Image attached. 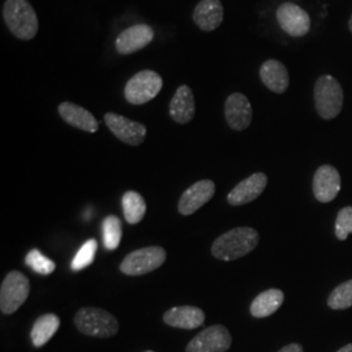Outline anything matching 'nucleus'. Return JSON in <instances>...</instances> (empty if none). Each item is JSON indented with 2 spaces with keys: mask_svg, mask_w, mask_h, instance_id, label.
<instances>
[{
  "mask_svg": "<svg viewBox=\"0 0 352 352\" xmlns=\"http://www.w3.org/2000/svg\"><path fill=\"white\" fill-rule=\"evenodd\" d=\"M258 234L251 227L230 230L215 240L212 245L214 257L222 261H234L251 253L258 244Z\"/></svg>",
  "mask_w": 352,
  "mask_h": 352,
  "instance_id": "1",
  "label": "nucleus"
},
{
  "mask_svg": "<svg viewBox=\"0 0 352 352\" xmlns=\"http://www.w3.org/2000/svg\"><path fill=\"white\" fill-rule=\"evenodd\" d=\"M3 19L14 37L30 41L37 36V13L28 0H6Z\"/></svg>",
  "mask_w": 352,
  "mask_h": 352,
  "instance_id": "2",
  "label": "nucleus"
},
{
  "mask_svg": "<svg viewBox=\"0 0 352 352\" xmlns=\"http://www.w3.org/2000/svg\"><path fill=\"white\" fill-rule=\"evenodd\" d=\"M75 325L80 333L96 338H110L119 331V322L110 312L91 307L76 314Z\"/></svg>",
  "mask_w": 352,
  "mask_h": 352,
  "instance_id": "3",
  "label": "nucleus"
},
{
  "mask_svg": "<svg viewBox=\"0 0 352 352\" xmlns=\"http://www.w3.org/2000/svg\"><path fill=\"white\" fill-rule=\"evenodd\" d=\"M316 110L321 118L330 120L340 115L343 106V90L333 76H322L315 87Z\"/></svg>",
  "mask_w": 352,
  "mask_h": 352,
  "instance_id": "4",
  "label": "nucleus"
},
{
  "mask_svg": "<svg viewBox=\"0 0 352 352\" xmlns=\"http://www.w3.org/2000/svg\"><path fill=\"white\" fill-rule=\"evenodd\" d=\"M162 87V77L154 71L145 69L128 80L124 88V97L131 104H145L160 94Z\"/></svg>",
  "mask_w": 352,
  "mask_h": 352,
  "instance_id": "5",
  "label": "nucleus"
},
{
  "mask_svg": "<svg viewBox=\"0 0 352 352\" xmlns=\"http://www.w3.org/2000/svg\"><path fill=\"white\" fill-rule=\"evenodd\" d=\"M30 292L29 279L20 272H11L0 287V309L4 315H12L24 302Z\"/></svg>",
  "mask_w": 352,
  "mask_h": 352,
  "instance_id": "6",
  "label": "nucleus"
},
{
  "mask_svg": "<svg viewBox=\"0 0 352 352\" xmlns=\"http://www.w3.org/2000/svg\"><path fill=\"white\" fill-rule=\"evenodd\" d=\"M166 251L162 247H146L131 252L120 264V272L126 276L136 277L151 273L166 261Z\"/></svg>",
  "mask_w": 352,
  "mask_h": 352,
  "instance_id": "7",
  "label": "nucleus"
},
{
  "mask_svg": "<svg viewBox=\"0 0 352 352\" xmlns=\"http://www.w3.org/2000/svg\"><path fill=\"white\" fill-rule=\"evenodd\" d=\"M232 338L227 327L213 325L204 329L190 340L186 352H226L231 347Z\"/></svg>",
  "mask_w": 352,
  "mask_h": 352,
  "instance_id": "8",
  "label": "nucleus"
},
{
  "mask_svg": "<svg viewBox=\"0 0 352 352\" xmlns=\"http://www.w3.org/2000/svg\"><path fill=\"white\" fill-rule=\"evenodd\" d=\"M104 123L113 132V136L126 145L139 146L146 138V126L126 116L107 113L104 115Z\"/></svg>",
  "mask_w": 352,
  "mask_h": 352,
  "instance_id": "9",
  "label": "nucleus"
},
{
  "mask_svg": "<svg viewBox=\"0 0 352 352\" xmlns=\"http://www.w3.org/2000/svg\"><path fill=\"white\" fill-rule=\"evenodd\" d=\"M277 20L280 28L291 37H302L311 29L309 14L292 3H283L278 7Z\"/></svg>",
  "mask_w": 352,
  "mask_h": 352,
  "instance_id": "10",
  "label": "nucleus"
},
{
  "mask_svg": "<svg viewBox=\"0 0 352 352\" xmlns=\"http://www.w3.org/2000/svg\"><path fill=\"white\" fill-rule=\"evenodd\" d=\"M215 193V184L212 180L205 179L190 186L180 197L177 210L183 215H190L201 209L205 204L213 199Z\"/></svg>",
  "mask_w": 352,
  "mask_h": 352,
  "instance_id": "11",
  "label": "nucleus"
},
{
  "mask_svg": "<svg viewBox=\"0 0 352 352\" xmlns=\"http://www.w3.org/2000/svg\"><path fill=\"white\" fill-rule=\"evenodd\" d=\"M154 38L153 28L146 24H136L123 30L116 38V51L120 55H129L146 47Z\"/></svg>",
  "mask_w": 352,
  "mask_h": 352,
  "instance_id": "12",
  "label": "nucleus"
},
{
  "mask_svg": "<svg viewBox=\"0 0 352 352\" xmlns=\"http://www.w3.org/2000/svg\"><path fill=\"white\" fill-rule=\"evenodd\" d=\"M340 173L330 164H324L316 171L314 177V193L316 200L320 202L333 201L340 193Z\"/></svg>",
  "mask_w": 352,
  "mask_h": 352,
  "instance_id": "13",
  "label": "nucleus"
},
{
  "mask_svg": "<svg viewBox=\"0 0 352 352\" xmlns=\"http://www.w3.org/2000/svg\"><path fill=\"white\" fill-rule=\"evenodd\" d=\"M252 106L250 100L241 94L234 93L225 103V116L227 123L235 131H244L252 123Z\"/></svg>",
  "mask_w": 352,
  "mask_h": 352,
  "instance_id": "14",
  "label": "nucleus"
},
{
  "mask_svg": "<svg viewBox=\"0 0 352 352\" xmlns=\"http://www.w3.org/2000/svg\"><path fill=\"white\" fill-rule=\"evenodd\" d=\"M266 186L267 176L263 173H256L240 182L239 184L228 193L227 201L232 206H241L250 204L264 192Z\"/></svg>",
  "mask_w": 352,
  "mask_h": 352,
  "instance_id": "15",
  "label": "nucleus"
},
{
  "mask_svg": "<svg viewBox=\"0 0 352 352\" xmlns=\"http://www.w3.org/2000/svg\"><path fill=\"white\" fill-rule=\"evenodd\" d=\"M58 111L65 123L75 126L77 129L85 131L89 133H96L100 128V123L93 113L72 102L60 103Z\"/></svg>",
  "mask_w": 352,
  "mask_h": 352,
  "instance_id": "16",
  "label": "nucleus"
},
{
  "mask_svg": "<svg viewBox=\"0 0 352 352\" xmlns=\"http://www.w3.org/2000/svg\"><path fill=\"white\" fill-rule=\"evenodd\" d=\"M223 6L221 0H201L193 11V23L204 32H213L223 21Z\"/></svg>",
  "mask_w": 352,
  "mask_h": 352,
  "instance_id": "17",
  "label": "nucleus"
},
{
  "mask_svg": "<svg viewBox=\"0 0 352 352\" xmlns=\"http://www.w3.org/2000/svg\"><path fill=\"white\" fill-rule=\"evenodd\" d=\"M164 321L168 327L192 330L205 322V314L200 308L192 305L174 307L164 314Z\"/></svg>",
  "mask_w": 352,
  "mask_h": 352,
  "instance_id": "18",
  "label": "nucleus"
},
{
  "mask_svg": "<svg viewBox=\"0 0 352 352\" xmlns=\"http://www.w3.org/2000/svg\"><path fill=\"white\" fill-rule=\"evenodd\" d=\"M196 111L195 96L188 85H182L177 90L170 103V116L179 124L189 123Z\"/></svg>",
  "mask_w": 352,
  "mask_h": 352,
  "instance_id": "19",
  "label": "nucleus"
},
{
  "mask_svg": "<svg viewBox=\"0 0 352 352\" xmlns=\"http://www.w3.org/2000/svg\"><path fill=\"white\" fill-rule=\"evenodd\" d=\"M260 77L265 87L277 94H282L289 89V76L287 68L278 60H266L260 68Z\"/></svg>",
  "mask_w": 352,
  "mask_h": 352,
  "instance_id": "20",
  "label": "nucleus"
},
{
  "mask_svg": "<svg viewBox=\"0 0 352 352\" xmlns=\"http://www.w3.org/2000/svg\"><path fill=\"white\" fill-rule=\"evenodd\" d=\"M285 300V294L277 289L261 292L251 304V315L256 318H265L276 314Z\"/></svg>",
  "mask_w": 352,
  "mask_h": 352,
  "instance_id": "21",
  "label": "nucleus"
},
{
  "mask_svg": "<svg viewBox=\"0 0 352 352\" xmlns=\"http://www.w3.org/2000/svg\"><path fill=\"white\" fill-rule=\"evenodd\" d=\"M59 327H60V320L54 314H47V315L38 317L30 331V338L33 344L36 347L45 346L55 336Z\"/></svg>",
  "mask_w": 352,
  "mask_h": 352,
  "instance_id": "22",
  "label": "nucleus"
},
{
  "mask_svg": "<svg viewBox=\"0 0 352 352\" xmlns=\"http://www.w3.org/2000/svg\"><path fill=\"white\" fill-rule=\"evenodd\" d=\"M122 206L124 218L129 225L140 223L146 213V202L139 192L135 190H128L123 195Z\"/></svg>",
  "mask_w": 352,
  "mask_h": 352,
  "instance_id": "23",
  "label": "nucleus"
},
{
  "mask_svg": "<svg viewBox=\"0 0 352 352\" xmlns=\"http://www.w3.org/2000/svg\"><path fill=\"white\" fill-rule=\"evenodd\" d=\"M103 245L109 251H115L122 240V222L116 215H109L102 222Z\"/></svg>",
  "mask_w": 352,
  "mask_h": 352,
  "instance_id": "24",
  "label": "nucleus"
},
{
  "mask_svg": "<svg viewBox=\"0 0 352 352\" xmlns=\"http://www.w3.org/2000/svg\"><path fill=\"white\" fill-rule=\"evenodd\" d=\"M98 250V243L96 239H89L81 245V248L76 253L72 263H71V269L74 272L82 270L93 264L96 258V253Z\"/></svg>",
  "mask_w": 352,
  "mask_h": 352,
  "instance_id": "25",
  "label": "nucleus"
},
{
  "mask_svg": "<svg viewBox=\"0 0 352 352\" xmlns=\"http://www.w3.org/2000/svg\"><path fill=\"white\" fill-rule=\"evenodd\" d=\"M327 304L331 309H347L352 307V279L333 289Z\"/></svg>",
  "mask_w": 352,
  "mask_h": 352,
  "instance_id": "26",
  "label": "nucleus"
},
{
  "mask_svg": "<svg viewBox=\"0 0 352 352\" xmlns=\"http://www.w3.org/2000/svg\"><path fill=\"white\" fill-rule=\"evenodd\" d=\"M25 264L33 272H36L38 274H42V276H50L56 267V265L52 260L43 256L38 250H32L26 254Z\"/></svg>",
  "mask_w": 352,
  "mask_h": 352,
  "instance_id": "27",
  "label": "nucleus"
},
{
  "mask_svg": "<svg viewBox=\"0 0 352 352\" xmlns=\"http://www.w3.org/2000/svg\"><path fill=\"white\" fill-rule=\"evenodd\" d=\"M350 234H352V206H347L337 215L336 235L340 240H346Z\"/></svg>",
  "mask_w": 352,
  "mask_h": 352,
  "instance_id": "28",
  "label": "nucleus"
},
{
  "mask_svg": "<svg viewBox=\"0 0 352 352\" xmlns=\"http://www.w3.org/2000/svg\"><path fill=\"white\" fill-rule=\"evenodd\" d=\"M278 352H304L302 346L299 343H291L289 346H285Z\"/></svg>",
  "mask_w": 352,
  "mask_h": 352,
  "instance_id": "29",
  "label": "nucleus"
},
{
  "mask_svg": "<svg viewBox=\"0 0 352 352\" xmlns=\"http://www.w3.org/2000/svg\"><path fill=\"white\" fill-rule=\"evenodd\" d=\"M338 352H352V343L351 344H347V346L342 347Z\"/></svg>",
  "mask_w": 352,
  "mask_h": 352,
  "instance_id": "30",
  "label": "nucleus"
},
{
  "mask_svg": "<svg viewBox=\"0 0 352 352\" xmlns=\"http://www.w3.org/2000/svg\"><path fill=\"white\" fill-rule=\"evenodd\" d=\"M349 26H350V30L352 32V16L351 19H350V23H349Z\"/></svg>",
  "mask_w": 352,
  "mask_h": 352,
  "instance_id": "31",
  "label": "nucleus"
},
{
  "mask_svg": "<svg viewBox=\"0 0 352 352\" xmlns=\"http://www.w3.org/2000/svg\"><path fill=\"white\" fill-rule=\"evenodd\" d=\"M145 352H154V351H145Z\"/></svg>",
  "mask_w": 352,
  "mask_h": 352,
  "instance_id": "32",
  "label": "nucleus"
}]
</instances>
